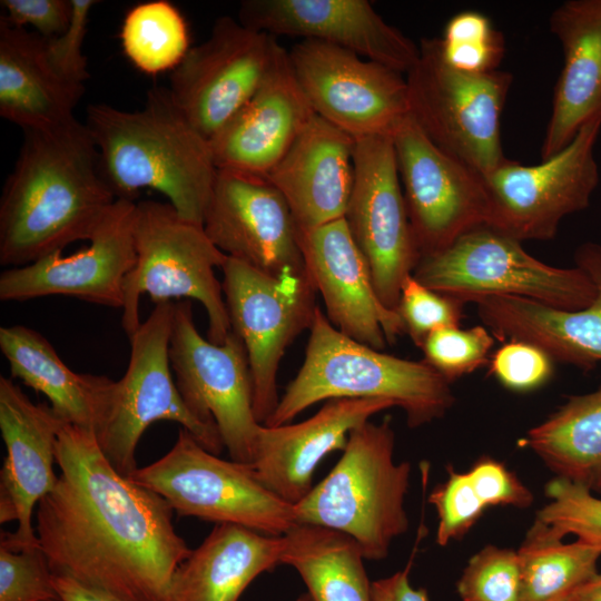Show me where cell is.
<instances>
[{"label": "cell", "instance_id": "obj_1", "mask_svg": "<svg viewBox=\"0 0 601 601\" xmlns=\"http://www.w3.org/2000/svg\"><path fill=\"white\" fill-rule=\"evenodd\" d=\"M60 475L36 513V533L53 574L120 601H164L176 568L190 554L173 508L121 475L93 433L63 423Z\"/></svg>", "mask_w": 601, "mask_h": 601}, {"label": "cell", "instance_id": "obj_2", "mask_svg": "<svg viewBox=\"0 0 601 601\" xmlns=\"http://www.w3.org/2000/svg\"><path fill=\"white\" fill-rule=\"evenodd\" d=\"M117 199L85 124L23 130L0 199V264L26 266L89 240Z\"/></svg>", "mask_w": 601, "mask_h": 601}, {"label": "cell", "instance_id": "obj_3", "mask_svg": "<svg viewBox=\"0 0 601 601\" xmlns=\"http://www.w3.org/2000/svg\"><path fill=\"white\" fill-rule=\"evenodd\" d=\"M88 128L117 198L161 193L178 214L204 226L218 175L210 141L175 104L168 88L152 87L134 111L105 104L87 108Z\"/></svg>", "mask_w": 601, "mask_h": 601}, {"label": "cell", "instance_id": "obj_4", "mask_svg": "<svg viewBox=\"0 0 601 601\" xmlns=\"http://www.w3.org/2000/svg\"><path fill=\"white\" fill-rule=\"evenodd\" d=\"M332 398L390 401L404 411L412 428L443 417L455 402L451 383L427 363L346 336L317 307L304 363L264 425L287 424L313 404Z\"/></svg>", "mask_w": 601, "mask_h": 601}, {"label": "cell", "instance_id": "obj_5", "mask_svg": "<svg viewBox=\"0 0 601 601\" xmlns=\"http://www.w3.org/2000/svg\"><path fill=\"white\" fill-rule=\"evenodd\" d=\"M391 418L355 426L332 471L297 504L295 521L352 536L365 560H384L408 529L404 508L411 464L394 461Z\"/></svg>", "mask_w": 601, "mask_h": 601}, {"label": "cell", "instance_id": "obj_6", "mask_svg": "<svg viewBox=\"0 0 601 601\" xmlns=\"http://www.w3.org/2000/svg\"><path fill=\"white\" fill-rule=\"evenodd\" d=\"M136 262L124 285L121 327L128 337L139 328V302L147 294L155 304L196 299L208 317L207 337L223 344L231 332L223 285L215 275L227 255L207 236L204 226L181 217L169 204L136 203Z\"/></svg>", "mask_w": 601, "mask_h": 601}, {"label": "cell", "instance_id": "obj_7", "mask_svg": "<svg viewBox=\"0 0 601 601\" xmlns=\"http://www.w3.org/2000/svg\"><path fill=\"white\" fill-rule=\"evenodd\" d=\"M418 48L405 77L410 116L440 149L487 177L508 160L501 116L512 73L460 70L444 59L440 38H423Z\"/></svg>", "mask_w": 601, "mask_h": 601}, {"label": "cell", "instance_id": "obj_8", "mask_svg": "<svg viewBox=\"0 0 601 601\" xmlns=\"http://www.w3.org/2000/svg\"><path fill=\"white\" fill-rule=\"evenodd\" d=\"M413 276L424 286L463 303L515 296L560 309H581L597 296L590 276L556 267L529 254L522 243L481 225L446 248L420 259Z\"/></svg>", "mask_w": 601, "mask_h": 601}, {"label": "cell", "instance_id": "obj_9", "mask_svg": "<svg viewBox=\"0 0 601 601\" xmlns=\"http://www.w3.org/2000/svg\"><path fill=\"white\" fill-rule=\"evenodd\" d=\"M128 479L162 496L180 516L274 536L296 524L294 505L269 491L252 464L220 459L184 428L162 457L137 467Z\"/></svg>", "mask_w": 601, "mask_h": 601}, {"label": "cell", "instance_id": "obj_10", "mask_svg": "<svg viewBox=\"0 0 601 601\" xmlns=\"http://www.w3.org/2000/svg\"><path fill=\"white\" fill-rule=\"evenodd\" d=\"M174 309V302L155 304L129 337L128 367L117 381L109 415L96 435L105 456L126 477L137 469L136 449L141 435L157 421L180 424L214 454L225 447L217 426L189 410L174 381L169 358Z\"/></svg>", "mask_w": 601, "mask_h": 601}, {"label": "cell", "instance_id": "obj_11", "mask_svg": "<svg viewBox=\"0 0 601 601\" xmlns=\"http://www.w3.org/2000/svg\"><path fill=\"white\" fill-rule=\"evenodd\" d=\"M221 270L231 332L242 338L248 357L255 417L265 424L279 402L280 359L295 338L311 328L317 290L308 272L274 276L228 256Z\"/></svg>", "mask_w": 601, "mask_h": 601}, {"label": "cell", "instance_id": "obj_12", "mask_svg": "<svg viewBox=\"0 0 601 601\" xmlns=\"http://www.w3.org/2000/svg\"><path fill=\"white\" fill-rule=\"evenodd\" d=\"M601 124L584 125L562 150L536 165L508 159L484 178L487 225L519 240H550L569 215L589 207L600 173L594 146Z\"/></svg>", "mask_w": 601, "mask_h": 601}, {"label": "cell", "instance_id": "obj_13", "mask_svg": "<svg viewBox=\"0 0 601 601\" xmlns=\"http://www.w3.org/2000/svg\"><path fill=\"white\" fill-rule=\"evenodd\" d=\"M169 358L189 410L217 426L233 461L252 464L260 423L253 407V381L242 338L230 332L223 344L204 338L190 300L175 303Z\"/></svg>", "mask_w": 601, "mask_h": 601}, {"label": "cell", "instance_id": "obj_14", "mask_svg": "<svg viewBox=\"0 0 601 601\" xmlns=\"http://www.w3.org/2000/svg\"><path fill=\"white\" fill-rule=\"evenodd\" d=\"M295 77L318 117L354 139L392 137L410 115L403 73L311 39L288 50Z\"/></svg>", "mask_w": 601, "mask_h": 601}, {"label": "cell", "instance_id": "obj_15", "mask_svg": "<svg viewBox=\"0 0 601 601\" xmlns=\"http://www.w3.org/2000/svg\"><path fill=\"white\" fill-rule=\"evenodd\" d=\"M283 49L275 37L223 16L173 70L168 89L210 141L258 90Z\"/></svg>", "mask_w": 601, "mask_h": 601}, {"label": "cell", "instance_id": "obj_16", "mask_svg": "<svg viewBox=\"0 0 601 601\" xmlns=\"http://www.w3.org/2000/svg\"><path fill=\"white\" fill-rule=\"evenodd\" d=\"M345 221L370 267L382 304L396 312L401 287L421 254L406 210L392 137L355 139Z\"/></svg>", "mask_w": 601, "mask_h": 601}, {"label": "cell", "instance_id": "obj_17", "mask_svg": "<svg viewBox=\"0 0 601 601\" xmlns=\"http://www.w3.org/2000/svg\"><path fill=\"white\" fill-rule=\"evenodd\" d=\"M392 140L421 258L487 225L489 195L477 171L433 144L410 115Z\"/></svg>", "mask_w": 601, "mask_h": 601}, {"label": "cell", "instance_id": "obj_18", "mask_svg": "<svg viewBox=\"0 0 601 601\" xmlns=\"http://www.w3.org/2000/svg\"><path fill=\"white\" fill-rule=\"evenodd\" d=\"M204 229L230 258L274 276L306 274L299 228L264 176L218 170Z\"/></svg>", "mask_w": 601, "mask_h": 601}, {"label": "cell", "instance_id": "obj_19", "mask_svg": "<svg viewBox=\"0 0 601 601\" xmlns=\"http://www.w3.org/2000/svg\"><path fill=\"white\" fill-rule=\"evenodd\" d=\"M135 200L118 198L89 245L62 256L53 253L32 264L11 267L0 275V299L24 302L62 295L122 308L124 285L136 262L134 240Z\"/></svg>", "mask_w": 601, "mask_h": 601}, {"label": "cell", "instance_id": "obj_20", "mask_svg": "<svg viewBox=\"0 0 601 601\" xmlns=\"http://www.w3.org/2000/svg\"><path fill=\"white\" fill-rule=\"evenodd\" d=\"M237 19L275 38L326 42L401 73H407L420 55L418 45L367 0H245Z\"/></svg>", "mask_w": 601, "mask_h": 601}, {"label": "cell", "instance_id": "obj_21", "mask_svg": "<svg viewBox=\"0 0 601 601\" xmlns=\"http://www.w3.org/2000/svg\"><path fill=\"white\" fill-rule=\"evenodd\" d=\"M63 422L46 403L35 404L10 378L0 377V430L7 455L0 472V522L17 521L1 544H38L32 512L57 481L56 450Z\"/></svg>", "mask_w": 601, "mask_h": 601}, {"label": "cell", "instance_id": "obj_22", "mask_svg": "<svg viewBox=\"0 0 601 601\" xmlns=\"http://www.w3.org/2000/svg\"><path fill=\"white\" fill-rule=\"evenodd\" d=\"M299 243L306 269L335 328L378 351L405 334L400 315L380 300L345 218L299 229Z\"/></svg>", "mask_w": 601, "mask_h": 601}, {"label": "cell", "instance_id": "obj_23", "mask_svg": "<svg viewBox=\"0 0 601 601\" xmlns=\"http://www.w3.org/2000/svg\"><path fill=\"white\" fill-rule=\"evenodd\" d=\"M574 262L597 288L589 306L569 311L515 296H490L474 302L482 325L503 343L524 341L554 362L593 368L601 362V245H580Z\"/></svg>", "mask_w": 601, "mask_h": 601}, {"label": "cell", "instance_id": "obj_24", "mask_svg": "<svg viewBox=\"0 0 601 601\" xmlns=\"http://www.w3.org/2000/svg\"><path fill=\"white\" fill-rule=\"evenodd\" d=\"M394 406L380 398H332L300 423L262 424L252 462L255 475L269 491L295 505L313 489V475L322 460L334 451H344L355 426Z\"/></svg>", "mask_w": 601, "mask_h": 601}, {"label": "cell", "instance_id": "obj_25", "mask_svg": "<svg viewBox=\"0 0 601 601\" xmlns=\"http://www.w3.org/2000/svg\"><path fill=\"white\" fill-rule=\"evenodd\" d=\"M314 115L283 49L254 96L210 139L216 167L266 177Z\"/></svg>", "mask_w": 601, "mask_h": 601}, {"label": "cell", "instance_id": "obj_26", "mask_svg": "<svg viewBox=\"0 0 601 601\" xmlns=\"http://www.w3.org/2000/svg\"><path fill=\"white\" fill-rule=\"evenodd\" d=\"M355 139L314 115L266 176L299 229L344 218L354 181Z\"/></svg>", "mask_w": 601, "mask_h": 601}, {"label": "cell", "instance_id": "obj_27", "mask_svg": "<svg viewBox=\"0 0 601 601\" xmlns=\"http://www.w3.org/2000/svg\"><path fill=\"white\" fill-rule=\"evenodd\" d=\"M564 62L541 145L548 159L565 148L591 121L601 124V0H569L550 16Z\"/></svg>", "mask_w": 601, "mask_h": 601}, {"label": "cell", "instance_id": "obj_28", "mask_svg": "<svg viewBox=\"0 0 601 601\" xmlns=\"http://www.w3.org/2000/svg\"><path fill=\"white\" fill-rule=\"evenodd\" d=\"M85 85L66 80L50 66L43 38L0 17V115L23 130L62 125Z\"/></svg>", "mask_w": 601, "mask_h": 601}, {"label": "cell", "instance_id": "obj_29", "mask_svg": "<svg viewBox=\"0 0 601 601\" xmlns=\"http://www.w3.org/2000/svg\"><path fill=\"white\" fill-rule=\"evenodd\" d=\"M0 348L12 377L42 393L63 422L98 434L109 415L117 381L76 373L42 334L24 325L2 326Z\"/></svg>", "mask_w": 601, "mask_h": 601}, {"label": "cell", "instance_id": "obj_30", "mask_svg": "<svg viewBox=\"0 0 601 601\" xmlns=\"http://www.w3.org/2000/svg\"><path fill=\"white\" fill-rule=\"evenodd\" d=\"M282 548V535L216 524L176 568L164 601H238L260 573L280 564Z\"/></svg>", "mask_w": 601, "mask_h": 601}, {"label": "cell", "instance_id": "obj_31", "mask_svg": "<svg viewBox=\"0 0 601 601\" xmlns=\"http://www.w3.org/2000/svg\"><path fill=\"white\" fill-rule=\"evenodd\" d=\"M282 538L279 563L298 572L312 601H372L365 558L352 536L296 523Z\"/></svg>", "mask_w": 601, "mask_h": 601}, {"label": "cell", "instance_id": "obj_32", "mask_svg": "<svg viewBox=\"0 0 601 601\" xmlns=\"http://www.w3.org/2000/svg\"><path fill=\"white\" fill-rule=\"evenodd\" d=\"M521 442L558 477L601 493V384L571 396Z\"/></svg>", "mask_w": 601, "mask_h": 601}, {"label": "cell", "instance_id": "obj_33", "mask_svg": "<svg viewBox=\"0 0 601 601\" xmlns=\"http://www.w3.org/2000/svg\"><path fill=\"white\" fill-rule=\"evenodd\" d=\"M521 568L520 601H566L598 573L601 549L563 536L535 518L518 550Z\"/></svg>", "mask_w": 601, "mask_h": 601}, {"label": "cell", "instance_id": "obj_34", "mask_svg": "<svg viewBox=\"0 0 601 601\" xmlns=\"http://www.w3.org/2000/svg\"><path fill=\"white\" fill-rule=\"evenodd\" d=\"M120 39L129 61L148 75L174 70L190 49L186 20L167 0L132 7L124 19Z\"/></svg>", "mask_w": 601, "mask_h": 601}, {"label": "cell", "instance_id": "obj_35", "mask_svg": "<svg viewBox=\"0 0 601 601\" xmlns=\"http://www.w3.org/2000/svg\"><path fill=\"white\" fill-rule=\"evenodd\" d=\"M441 40L444 59L453 67L469 72L497 70L504 55V38L487 17L463 11L446 23Z\"/></svg>", "mask_w": 601, "mask_h": 601}, {"label": "cell", "instance_id": "obj_36", "mask_svg": "<svg viewBox=\"0 0 601 601\" xmlns=\"http://www.w3.org/2000/svg\"><path fill=\"white\" fill-rule=\"evenodd\" d=\"M549 502L536 513V519L551 525L563 538L601 549V499L587 487L555 476L545 485Z\"/></svg>", "mask_w": 601, "mask_h": 601}, {"label": "cell", "instance_id": "obj_37", "mask_svg": "<svg viewBox=\"0 0 601 601\" xmlns=\"http://www.w3.org/2000/svg\"><path fill=\"white\" fill-rule=\"evenodd\" d=\"M494 341L484 325L444 327L432 332L420 348L423 361L452 383L487 364Z\"/></svg>", "mask_w": 601, "mask_h": 601}, {"label": "cell", "instance_id": "obj_38", "mask_svg": "<svg viewBox=\"0 0 601 601\" xmlns=\"http://www.w3.org/2000/svg\"><path fill=\"white\" fill-rule=\"evenodd\" d=\"M456 588L463 601H520L518 551L484 546L469 560Z\"/></svg>", "mask_w": 601, "mask_h": 601}, {"label": "cell", "instance_id": "obj_39", "mask_svg": "<svg viewBox=\"0 0 601 601\" xmlns=\"http://www.w3.org/2000/svg\"><path fill=\"white\" fill-rule=\"evenodd\" d=\"M464 306L465 303L457 298L424 286L412 274L402 284L396 313L405 333L415 346L421 347L432 332L461 326Z\"/></svg>", "mask_w": 601, "mask_h": 601}, {"label": "cell", "instance_id": "obj_40", "mask_svg": "<svg viewBox=\"0 0 601 601\" xmlns=\"http://www.w3.org/2000/svg\"><path fill=\"white\" fill-rule=\"evenodd\" d=\"M47 555L39 543L0 544V601H60Z\"/></svg>", "mask_w": 601, "mask_h": 601}, {"label": "cell", "instance_id": "obj_41", "mask_svg": "<svg viewBox=\"0 0 601 601\" xmlns=\"http://www.w3.org/2000/svg\"><path fill=\"white\" fill-rule=\"evenodd\" d=\"M447 473V480L428 495V502L434 505L439 516L436 543L441 546L462 539L486 509L467 472L460 473L449 467Z\"/></svg>", "mask_w": 601, "mask_h": 601}, {"label": "cell", "instance_id": "obj_42", "mask_svg": "<svg viewBox=\"0 0 601 601\" xmlns=\"http://www.w3.org/2000/svg\"><path fill=\"white\" fill-rule=\"evenodd\" d=\"M490 374L515 392L533 391L553 375L554 361L540 347L519 339L503 343L490 361Z\"/></svg>", "mask_w": 601, "mask_h": 601}, {"label": "cell", "instance_id": "obj_43", "mask_svg": "<svg viewBox=\"0 0 601 601\" xmlns=\"http://www.w3.org/2000/svg\"><path fill=\"white\" fill-rule=\"evenodd\" d=\"M96 0H71V18L66 30L57 37L45 39L46 57L53 70L68 81L82 83L90 77L82 45L89 16Z\"/></svg>", "mask_w": 601, "mask_h": 601}, {"label": "cell", "instance_id": "obj_44", "mask_svg": "<svg viewBox=\"0 0 601 601\" xmlns=\"http://www.w3.org/2000/svg\"><path fill=\"white\" fill-rule=\"evenodd\" d=\"M472 485L489 506L529 508L534 497L518 475L504 463L490 456L480 457L467 471Z\"/></svg>", "mask_w": 601, "mask_h": 601}, {"label": "cell", "instance_id": "obj_45", "mask_svg": "<svg viewBox=\"0 0 601 601\" xmlns=\"http://www.w3.org/2000/svg\"><path fill=\"white\" fill-rule=\"evenodd\" d=\"M2 14L11 24L31 27L45 39L62 33L71 18V0H1Z\"/></svg>", "mask_w": 601, "mask_h": 601}, {"label": "cell", "instance_id": "obj_46", "mask_svg": "<svg viewBox=\"0 0 601 601\" xmlns=\"http://www.w3.org/2000/svg\"><path fill=\"white\" fill-rule=\"evenodd\" d=\"M411 562L394 574L371 583L372 601H428L424 588L415 589L410 582Z\"/></svg>", "mask_w": 601, "mask_h": 601}, {"label": "cell", "instance_id": "obj_47", "mask_svg": "<svg viewBox=\"0 0 601 601\" xmlns=\"http://www.w3.org/2000/svg\"><path fill=\"white\" fill-rule=\"evenodd\" d=\"M53 584L62 601H120L107 593L82 585L68 577L53 574Z\"/></svg>", "mask_w": 601, "mask_h": 601}, {"label": "cell", "instance_id": "obj_48", "mask_svg": "<svg viewBox=\"0 0 601 601\" xmlns=\"http://www.w3.org/2000/svg\"><path fill=\"white\" fill-rule=\"evenodd\" d=\"M566 601H601V573L580 585Z\"/></svg>", "mask_w": 601, "mask_h": 601}, {"label": "cell", "instance_id": "obj_49", "mask_svg": "<svg viewBox=\"0 0 601 601\" xmlns=\"http://www.w3.org/2000/svg\"><path fill=\"white\" fill-rule=\"evenodd\" d=\"M295 601H312L308 593L299 595Z\"/></svg>", "mask_w": 601, "mask_h": 601}, {"label": "cell", "instance_id": "obj_50", "mask_svg": "<svg viewBox=\"0 0 601 601\" xmlns=\"http://www.w3.org/2000/svg\"><path fill=\"white\" fill-rule=\"evenodd\" d=\"M60 601H62V600H60Z\"/></svg>", "mask_w": 601, "mask_h": 601}]
</instances>
